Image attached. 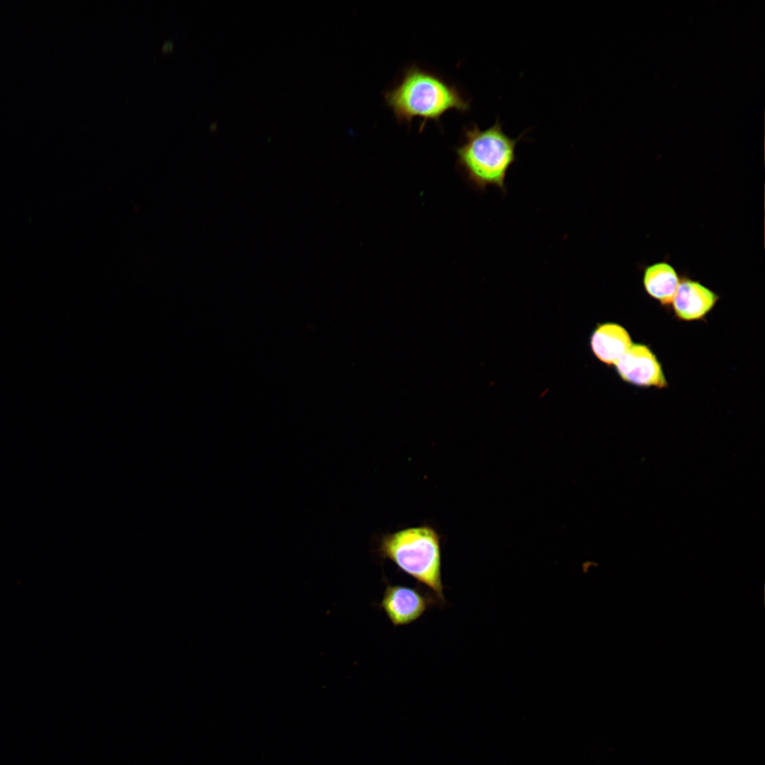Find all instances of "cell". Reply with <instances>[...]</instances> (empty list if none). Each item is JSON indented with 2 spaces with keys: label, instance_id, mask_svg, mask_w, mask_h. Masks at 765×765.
<instances>
[{
  "label": "cell",
  "instance_id": "6",
  "mask_svg": "<svg viewBox=\"0 0 765 765\" xmlns=\"http://www.w3.org/2000/svg\"><path fill=\"white\" fill-rule=\"evenodd\" d=\"M719 299L720 296L710 288L684 275L680 277L671 305L679 319L695 321L703 319Z\"/></svg>",
  "mask_w": 765,
  "mask_h": 765
},
{
  "label": "cell",
  "instance_id": "2",
  "mask_svg": "<svg viewBox=\"0 0 765 765\" xmlns=\"http://www.w3.org/2000/svg\"><path fill=\"white\" fill-rule=\"evenodd\" d=\"M375 552L426 587L439 604H446L442 581V536L433 526L401 528L382 534Z\"/></svg>",
  "mask_w": 765,
  "mask_h": 765
},
{
  "label": "cell",
  "instance_id": "4",
  "mask_svg": "<svg viewBox=\"0 0 765 765\" xmlns=\"http://www.w3.org/2000/svg\"><path fill=\"white\" fill-rule=\"evenodd\" d=\"M437 599L424 587L387 584L379 607L396 627L409 625L419 619Z\"/></svg>",
  "mask_w": 765,
  "mask_h": 765
},
{
  "label": "cell",
  "instance_id": "5",
  "mask_svg": "<svg viewBox=\"0 0 765 765\" xmlns=\"http://www.w3.org/2000/svg\"><path fill=\"white\" fill-rule=\"evenodd\" d=\"M615 366L620 378L633 385L659 389L668 385L661 363L647 345L633 344Z\"/></svg>",
  "mask_w": 765,
  "mask_h": 765
},
{
  "label": "cell",
  "instance_id": "3",
  "mask_svg": "<svg viewBox=\"0 0 765 765\" xmlns=\"http://www.w3.org/2000/svg\"><path fill=\"white\" fill-rule=\"evenodd\" d=\"M522 137H510L499 120L484 130L477 124L465 127L463 140L455 148L457 164L475 189L494 186L505 194L506 176L517 160L516 144Z\"/></svg>",
  "mask_w": 765,
  "mask_h": 765
},
{
  "label": "cell",
  "instance_id": "7",
  "mask_svg": "<svg viewBox=\"0 0 765 765\" xmlns=\"http://www.w3.org/2000/svg\"><path fill=\"white\" fill-rule=\"evenodd\" d=\"M590 344L594 356L607 365H615L633 344L628 332L613 322L599 324L592 333Z\"/></svg>",
  "mask_w": 765,
  "mask_h": 765
},
{
  "label": "cell",
  "instance_id": "9",
  "mask_svg": "<svg viewBox=\"0 0 765 765\" xmlns=\"http://www.w3.org/2000/svg\"><path fill=\"white\" fill-rule=\"evenodd\" d=\"M174 47V42L171 40H167L162 46V50L163 52L170 51Z\"/></svg>",
  "mask_w": 765,
  "mask_h": 765
},
{
  "label": "cell",
  "instance_id": "8",
  "mask_svg": "<svg viewBox=\"0 0 765 765\" xmlns=\"http://www.w3.org/2000/svg\"><path fill=\"white\" fill-rule=\"evenodd\" d=\"M676 268L667 261L647 265L642 271V282L645 293L662 306L671 305L680 282Z\"/></svg>",
  "mask_w": 765,
  "mask_h": 765
},
{
  "label": "cell",
  "instance_id": "1",
  "mask_svg": "<svg viewBox=\"0 0 765 765\" xmlns=\"http://www.w3.org/2000/svg\"><path fill=\"white\" fill-rule=\"evenodd\" d=\"M383 97L399 123L409 125L414 118L421 119L420 130L429 121L438 123L448 111L465 113L470 106L457 86L416 64L406 68Z\"/></svg>",
  "mask_w": 765,
  "mask_h": 765
}]
</instances>
